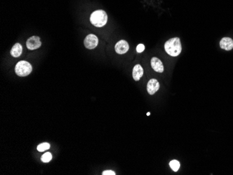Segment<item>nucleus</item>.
<instances>
[{"label":"nucleus","mask_w":233,"mask_h":175,"mask_svg":"<svg viewBox=\"0 0 233 175\" xmlns=\"http://www.w3.org/2000/svg\"><path fill=\"white\" fill-rule=\"evenodd\" d=\"M165 50L172 57H177L182 52V44L179 38L175 37L169 39L165 43Z\"/></svg>","instance_id":"1"},{"label":"nucleus","mask_w":233,"mask_h":175,"mask_svg":"<svg viewBox=\"0 0 233 175\" xmlns=\"http://www.w3.org/2000/svg\"><path fill=\"white\" fill-rule=\"evenodd\" d=\"M108 21V16L104 10H97L94 11L90 16L91 24L97 27H102L105 25Z\"/></svg>","instance_id":"2"},{"label":"nucleus","mask_w":233,"mask_h":175,"mask_svg":"<svg viewBox=\"0 0 233 175\" xmlns=\"http://www.w3.org/2000/svg\"><path fill=\"white\" fill-rule=\"evenodd\" d=\"M15 71L18 76L25 77L31 73L32 71V66L26 61H20L16 64Z\"/></svg>","instance_id":"3"},{"label":"nucleus","mask_w":233,"mask_h":175,"mask_svg":"<svg viewBox=\"0 0 233 175\" xmlns=\"http://www.w3.org/2000/svg\"><path fill=\"white\" fill-rule=\"evenodd\" d=\"M99 43V39L94 34L87 35L84 40L85 46L87 49H94L95 48Z\"/></svg>","instance_id":"4"},{"label":"nucleus","mask_w":233,"mask_h":175,"mask_svg":"<svg viewBox=\"0 0 233 175\" xmlns=\"http://www.w3.org/2000/svg\"><path fill=\"white\" fill-rule=\"evenodd\" d=\"M26 45H27V48L29 50H36V49L39 48L41 45L40 38L36 36L30 37L29 39H28L27 40Z\"/></svg>","instance_id":"5"},{"label":"nucleus","mask_w":233,"mask_h":175,"mask_svg":"<svg viewBox=\"0 0 233 175\" xmlns=\"http://www.w3.org/2000/svg\"><path fill=\"white\" fill-rule=\"evenodd\" d=\"M114 49H115V51L118 54H125L129 49V43L124 40H121L116 43L115 46H114Z\"/></svg>","instance_id":"6"},{"label":"nucleus","mask_w":233,"mask_h":175,"mask_svg":"<svg viewBox=\"0 0 233 175\" xmlns=\"http://www.w3.org/2000/svg\"><path fill=\"white\" fill-rule=\"evenodd\" d=\"M159 88H160V84L157 80L151 79L149 80L147 85V90L150 95L154 94Z\"/></svg>","instance_id":"7"},{"label":"nucleus","mask_w":233,"mask_h":175,"mask_svg":"<svg viewBox=\"0 0 233 175\" xmlns=\"http://www.w3.org/2000/svg\"><path fill=\"white\" fill-rule=\"evenodd\" d=\"M151 66L152 69L156 72L163 73L164 71V66L161 61L157 57H153L151 59Z\"/></svg>","instance_id":"8"},{"label":"nucleus","mask_w":233,"mask_h":175,"mask_svg":"<svg viewBox=\"0 0 233 175\" xmlns=\"http://www.w3.org/2000/svg\"><path fill=\"white\" fill-rule=\"evenodd\" d=\"M220 47L226 50H231L233 48V40L229 37L223 38L220 41Z\"/></svg>","instance_id":"9"},{"label":"nucleus","mask_w":233,"mask_h":175,"mask_svg":"<svg viewBox=\"0 0 233 175\" xmlns=\"http://www.w3.org/2000/svg\"><path fill=\"white\" fill-rule=\"evenodd\" d=\"M144 71L140 64H137L133 69V78L135 81L139 80L143 75Z\"/></svg>","instance_id":"10"},{"label":"nucleus","mask_w":233,"mask_h":175,"mask_svg":"<svg viewBox=\"0 0 233 175\" xmlns=\"http://www.w3.org/2000/svg\"><path fill=\"white\" fill-rule=\"evenodd\" d=\"M22 52V47L20 43H16L11 50V54L13 57H18Z\"/></svg>","instance_id":"11"},{"label":"nucleus","mask_w":233,"mask_h":175,"mask_svg":"<svg viewBox=\"0 0 233 175\" xmlns=\"http://www.w3.org/2000/svg\"><path fill=\"white\" fill-rule=\"evenodd\" d=\"M170 166L174 172H177L179 168H180V163H179L178 160H173L170 162Z\"/></svg>","instance_id":"12"},{"label":"nucleus","mask_w":233,"mask_h":175,"mask_svg":"<svg viewBox=\"0 0 233 175\" xmlns=\"http://www.w3.org/2000/svg\"><path fill=\"white\" fill-rule=\"evenodd\" d=\"M51 147V145L50 144L47 143V142H44V143H41L37 147V150L40 151V152H42V151H45L46 150H48Z\"/></svg>","instance_id":"13"},{"label":"nucleus","mask_w":233,"mask_h":175,"mask_svg":"<svg viewBox=\"0 0 233 175\" xmlns=\"http://www.w3.org/2000/svg\"><path fill=\"white\" fill-rule=\"evenodd\" d=\"M52 154L49 152H46V154H44L43 155L41 156V161L43 163H48L51 161L52 160Z\"/></svg>","instance_id":"14"},{"label":"nucleus","mask_w":233,"mask_h":175,"mask_svg":"<svg viewBox=\"0 0 233 175\" xmlns=\"http://www.w3.org/2000/svg\"><path fill=\"white\" fill-rule=\"evenodd\" d=\"M144 48H144V45L143 44H139L137 46L136 50H137L138 52H140H140H142L144 51Z\"/></svg>","instance_id":"15"},{"label":"nucleus","mask_w":233,"mask_h":175,"mask_svg":"<svg viewBox=\"0 0 233 175\" xmlns=\"http://www.w3.org/2000/svg\"><path fill=\"white\" fill-rule=\"evenodd\" d=\"M103 175H115V173L113 170H106L104 171L102 173Z\"/></svg>","instance_id":"16"},{"label":"nucleus","mask_w":233,"mask_h":175,"mask_svg":"<svg viewBox=\"0 0 233 175\" xmlns=\"http://www.w3.org/2000/svg\"><path fill=\"white\" fill-rule=\"evenodd\" d=\"M147 116L150 115V112H147Z\"/></svg>","instance_id":"17"}]
</instances>
